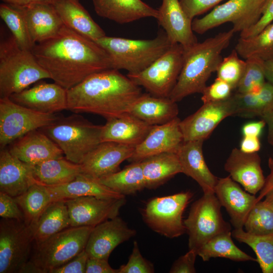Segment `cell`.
<instances>
[{"instance_id":"cell-1","label":"cell","mask_w":273,"mask_h":273,"mask_svg":"<svg viewBox=\"0 0 273 273\" xmlns=\"http://www.w3.org/2000/svg\"><path fill=\"white\" fill-rule=\"evenodd\" d=\"M31 51L51 79L67 90L93 73L112 68L109 55L100 45L64 25Z\"/></svg>"},{"instance_id":"cell-2","label":"cell","mask_w":273,"mask_h":273,"mask_svg":"<svg viewBox=\"0 0 273 273\" xmlns=\"http://www.w3.org/2000/svg\"><path fill=\"white\" fill-rule=\"evenodd\" d=\"M142 94L141 86L127 76L116 69H106L67 90V110L97 114L107 120L128 113Z\"/></svg>"},{"instance_id":"cell-3","label":"cell","mask_w":273,"mask_h":273,"mask_svg":"<svg viewBox=\"0 0 273 273\" xmlns=\"http://www.w3.org/2000/svg\"><path fill=\"white\" fill-rule=\"evenodd\" d=\"M234 31L220 32L201 42L184 48L182 69L169 98L175 102L195 93H202L211 74L216 71L221 53L230 43Z\"/></svg>"},{"instance_id":"cell-4","label":"cell","mask_w":273,"mask_h":273,"mask_svg":"<svg viewBox=\"0 0 273 273\" xmlns=\"http://www.w3.org/2000/svg\"><path fill=\"white\" fill-rule=\"evenodd\" d=\"M51 79L31 51L21 48L12 35L0 43V98H9L43 79Z\"/></svg>"},{"instance_id":"cell-5","label":"cell","mask_w":273,"mask_h":273,"mask_svg":"<svg viewBox=\"0 0 273 273\" xmlns=\"http://www.w3.org/2000/svg\"><path fill=\"white\" fill-rule=\"evenodd\" d=\"M108 54L112 68L139 73L151 65L171 46L167 34L159 31L151 39L105 36L96 41Z\"/></svg>"},{"instance_id":"cell-6","label":"cell","mask_w":273,"mask_h":273,"mask_svg":"<svg viewBox=\"0 0 273 273\" xmlns=\"http://www.w3.org/2000/svg\"><path fill=\"white\" fill-rule=\"evenodd\" d=\"M102 127L76 113L67 117L60 115L53 122L40 129L59 147L67 160L81 164L85 156L101 143Z\"/></svg>"},{"instance_id":"cell-7","label":"cell","mask_w":273,"mask_h":273,"mask_svg":"<svg viewBox=\"0 0 273 273\" xmlns=\"http://www.w3.org/2000/svg\"><path fill=\"white\" fill-rule=\"evenodd\" d=\"M94 226H70L43 242L34 243L29 261L43 273L67 263L86 246Z\"/></svg>"},{"instance_id":"cell-8","label":"cell","mask_w":273,"mask_h":273,"mask_svg":"<svg viewBox=\"0 0 273 273\" xmlns=\"http://www.w3.org/2000/svg\"><path fill=\"white\" fill-rule=\"evenodd\" d=\"M221 205L214 193L204 194L192 205L188 217L184 220L189 236V249L197 252L215 236L231 231L224 220Z\"/></svg>"},{"instance_id":"cell-9","label":"cell","mask_w":273,"mask_h":273,"mask_svg":"<svg viewBox=\"0 0 273 273\" xmlns=\"http://www.w3.org/2000/svg\"><path fill=\"white\" fill-rule=\"evenodd\" d=\"M193 194L190 191L151 199L142 211L145 222L153 231L170 239L186 232L183 213Z\"/></svg>"},{"instance_id":"cell-10","label":"cell","mask_w":273,"mask_h":273,"mask_svg":"<svg viewBox=\"0 0 273 273\" xmlns=\"http://www.w3.org/2000/svg\"><path fill=\"white\" fill-rule=\"evenodd\" d=\"M185 49L179 43L169 49L143 71L127 76L148 93L159 97H169L180 73Z\"/></svg>"},{"instance_id":"cell-11","label":"cell","mask_w":273,"mask_h":273,"mask_svg":"<svg viewBox=\"0 0 273 273\" xmlns=\"http://www.w3.org/2000/svg\"><path fill=\"white\" fill-rule=\"evenodd\" d=\"M31 227L24 220L0 221V273H20L29 261L34 244Z\"/></svg>"},{"instance_id":"cell-12","label":"cell","mask_w":273,"mask_h":273,"mask_svg":"<svg viewBox=\"0 0 273 273\" xmlns=\"http://www.w3.org/2000/svg\"><path fill=\"white\" fill-rule=\"evenodd\" d=\"M264 0H229L213 8L201 18H194V32L202 34L227 22L233 24L235 32L245 31L255 25L262 16Z\"/></svg>"},{"instance_id":"cell-13","label":"cell","mask_w":273,"mask_h":273,"mask_svg":"<svg viewBox=\"0 0 273 273\" xmlns=\"http://www.w3.org/2000/svg\"><path fill=\"white\" fill-rule=\"evenodd\" d=\"M60 115L44 114L26 108L9 98H0V147H7L28 132L41 128Z\"/></svg>"},{"instance_id":"cell-14","label":"cell","mask_w":273,"mask_h":273,"mask_svg":"<svg viewBox=\"0 0 273 273\" xmlns=\"http://www.w3.org/2000/svg\"><path fill=\"white\" fill-rule=\"evenodd\" d=\"M236 113L234 94L224 101L203 103L196 112L180 120L184 141H204L224 119Z\"/></svg>"},{"instance_id":"cell-15","label":"cell","mask_w":273,"mask_h":273,"mask_svg":"<svg viewBox=\"0 0 273 273\" xmlns=\"http://www.w3.org/2000/svg\"><path fill=\"white\" fill-rule=\"evenodd\" d=\"M71 226L96 225L117 216L124 198L104 199L84 196L66 199Z\"/></svg>"},{"instance_id":"cell-16","label":"cell","mask_w":273,"mask_h":273,"mask_svg":"<svg viewBox=\"0 0 273 273\" xmlns=\"http://www.w3.org/2000/svg\"><path fill=\"white\" fill-rule=\"evenodd\" d=\"M134 146L112 142L100 143L80 164L82 174L98 179L120 170V164L132 155Z\"/></svg>"},{"instance_id":"cell-17","label":"cell","mask_w":273,"mask_h":273,"mask_svg":"<svg viewBox=\"0 0 273 273\" xmlns=\"http://www.w3.org/2000/svg\"><path fill=\"white\" fill-rule=\"evenodd\" d=\"M9 98L22 106L44 114H56L67 109V89L55 82H39Z\"/></svg>"},{"instance_id":"cell-18","label":"cell","mask_w":273,"mask_h":273,"mask_svg":"<svg viewBox=\"0 0 273 273\" xmlns=\"http://www.w3.org/2000/svg\"><path fill=\"white\" fill-rule=\"evenodd\" d=\"M136 233L135 230L129 228L124 220L117 216L94 227L85 250L89 257L108 259L117 246L134 236Z\"/></svg>"},{"instance_id":"cell-19","label":"cell","mask_w":273,"mask_h":273,"mask_svg":"<svg viewBox=\"0 0 273 273\" xmlns=\"http://www.w3.org/2000/svg\"><path fill=\"white\" fill-rule=\"evenodd\" d=\"M180 122L177 117L164 124L153 125L145 139L135 147L128 160L132 162L141 161L161 153H176L184 142Z\"/></svg>"},{"instance_id":"cell-20","label":"cell","mask_w":273,"mask_h":273,"mask_svg":"<svg viewBox=\"0 0 273 273\" xmlns=\"http://www.w3.org/2000/svg\"><path fill=\"white\" fill-rule=\"evenodd\" d=\"M214 194L230 217L235 229H243L257 197L243 190L230 176L218 178Z\"/></svg>"},{"instance_id":"cell-21","label":"cell","mask_w":273,"mask_h":273,"mask_svg":"<svg viewBox=\"0 0 273 273\" xmlns=\"http://www.w3.org/2000/svg\"><path fill=\"white\" fill-rule=\"evenodd\" d=\"M230 176L248 193L256 195L264 186L265 178L257 152L248 153L234 148L224 165Z\"/></svg>"},{"instance_id":"cell-22","label":"cell","mask_w":273,"mask_h":273,"mask_svg":"<svg viewBox=\"0 0 273 273\" xmlns=\"http://www.w3.org/2000/svg\"><path fill=\"white\" fill-rule=\"evenodd\" d=\"M8 146L12 155L30 165L65 157L59 147L40 129L28 132Z\"/></svg>"},{"instance_id":"cell-23","label":"cell","mask_w":273,"mask_h":273,"mask_svg":"<svg viewBox=\"0 0 273 273\" xmlns=\"http://www.w3.org/2000/svg\"><path fill=\"white\" fill-rule=\"evenodd\" d=\"M158 24L163 29L171 44L179 43L188 48L198 42L190 19L179 0H162L158 9Z\"/></svg>"},{"instance_id":"cell-24","label":"cell","mask_w":273,"mask_h":273,"mask_svg":"<svg viewBox=\"0 0 273 273\" xmlns=\"http://www.w3.org/2000/svg\"><path fill=\"white\" fill-rule=\"evenodd\" d=\"M202 141H184L176 152L182 173L194 179L203 194L214 193L218 178L208 167L202 150Z\"/></svg>"},{"instance_id":"cell-25","label":"cell","mask_w":273,"mask_h":273,"mask_svg":"<svg viewBox=\"0 0 273 273\" xmlns=\"http://www.w3.org/2000/svg\"><path fill=\"white\" fill-rule=\"evenodd\" d=\"M39 182L34 177L32 165L10 152L7 147L0 151V192L16 197Z\"/></svg>"},{"instance_id":"cell-26","label":"cell","mask_w":273,"mask_h":273,"mask_svg":"<svg viewBox=\"0 0 273 273\" xmlns=\"http://www.w3.org/2000/svg\"><path fill=\"white\" fill-rule=\"evenodd\" d=\"M17 8L24 15L34 45L55 36L64 25L52 4H36Z\"/></svg>"},{"instance_id":"cell-27","label":"cell","mask_w":273,"mask_h":273,"mask_svg":"<svg viewBox=\"0 0 273 273\" xmlns=\"http://www.w3.org/2000/svg\"><path fill=\"white\" fill-rule=\"evenodd\" d=\"M97 14L119 24L148 17L157 19L158 9L142 0H92Z\"/></svg>"},{"instance_id":"cell-28","label":"cell","mask_w":273,"mask_h":273,"mask_svg":"<svg viewBox=\"0 0 273 273\" xmlns=\"http://www.w3.org/2000/svg\"><path fill=\"white\" fill-rule=\"evenodd\" d=\"M153 125L125 113L107 120L103 125L101 142H112L136 147L146 137Z\"/></svg>"},{"instance_id":"cell-29","label":"cell","mask_w":273,"mask_h":273,"mask_svg":"<svg viewBox=\"0 0 273 273\" xmlns=\"http://www.w3.org/2000/svg\"><path fill=\"white\" fill-rule=\"evenodd\" d=\"M52 5L65 26L95 41L106 35L79 0H56Z\"/></svg>"},{"instance_id":"cell-30","label":"cell","mask_w":273,"mask_h":273,"mask_svg":"<svg viewBox=\"0 0 273 273\" xmlns=\"http://www.w3.org/2000/svg\"><path fill=\"white\" fill-rule=\"evenodd\" d=\"M129 114L151 125H161L177 117L176 102L169 97L142 94L133 103Z\"/></svg>"},{"instance_id":"cell-31","label":"cell","mask_w":273,"mask_h":273,"mask_svg":"<svg viewBox=\"0 0 273 273\" xmlns=\"http://www.w3.org/2000/svg\"><path fill=\"white\" fill-rule=\"evenodd\" d=\"M46 186L50 192L52 201L84 196H94L104 199H120L125 197L124 195L113 191L96 179L82 173L69 183Z\"/></svg>"},{"instance_id":"cell-32","label":"cell","mask_w":273,"mask_h":273,"mask_svg":"<svg viewBox=\"0 0 273 273\" xmlns=\"http://www.w3.org/2000/svg\"><path fill=\"white\" fill-rule=\"evenodd\" d=\"M141 162L146 188L155 189L176 174L182 173L176 153L166 152L146 158Z\"/></svg>"},{"instance_id":"cell-33","label":"cell","mask_w":273,"mask_h":273,"mask_svg":"<svg viewBox=\"0 0 273 273\" xmlns=\"http://www.w3.org/2000/svg\"><path fill=\"white\" fill-rule=\"evenodd\" d=\"M70 226L65 200L53 201L46 207L35 224L31 228L34 242L38 243L43 242Z\"/></svg>"},{"instance_id":"cell-34","label":"cell","mask_w":273,"mask_h":273,"mask_svg":"<svg viewBox=\"0 0 273 273\" xmlns=\"http://www.w3.org/2000/svg\"><path fill=\"white\" fill-rule=\"evenodd\" d=\"M32 166L35 179L47 186L69 183L82 173L80 164L73 163L65 157L49 159Z\"/></svg>"},{"instance_id":"cell-35","label":"cell","mask_w":273,"mask_h":273,"mask_svg":"<svg viewBox=\"0 0 273 273\" xmlns=\"http://www.w3.org/2000/svg\"><path fill=\"white\" fill-rule=\"evenodd\" d=\"M96 180L124 196L134 194L146 188L141 161L133 162L122 170Z\"/></svg>"},{"instance_id":"cell-36","label":"cell","mask_w":273,"mask_h":273,"mask_svg":"<svg viewBox=\"0 0 273 273\" xmlns=\"http://www.w3.org/2000/svg\"><path fill=\"white\" fill-rule=\"evenodd\" d=\"M232 236L231 231L215 236L198 250V255L204 261L217 257L236 261H257L256 259L239 249L234 243Z\"/></svg>"},{"instance_id":"cell-37","label":"cell","mask_w":273,"mask_h":273,"mask_svg":"<svg viewBox=\"0 0 273 273\" xmlns=\"http://www.w3.org/2000/svg\"><path fill=\"white\" fill-rule=\"evenodd\" d=\"M14 198L24 213L25 222L31 228L53 202L47 186L40 182L33 184L25 192Z\"/></svg>"},{"instance_id":"cell-38","label":"cell","mask_w":273,"mask_h":273,"mask_svg":"<svg viewBox=\"0 0 273 273\" xmlns=\"http://www.w3.org/2000/svg\"><path fill=\"white\" fill-rule=\"evenodd\" d=\"M235 49L245 59L255 57L263 61L273 60V22L255 35L240 37Z\"/></svg>"},{"instance_id":"cell-39","label":"cell","mask_w":273,"mask_h":273,"mask_svg":"<svg viewBox=\"0 0 273 273\" xmlns=\"http://www.w3.org/2000/svg\"><path fill=\"white\" fill-rule=\"evenodd\" d=\"M232 235L237 241L245 243L252 248L263 273H273V233L255 235L243 229H235L232 232Z\"/></svg>"},{"instance_id":"cell-40","label":"cell","mask_w":273,"mask_h":273,"mask_svg":"<svg viewBox=\"0 0 273 273\" xmlns=\"http://www.w3.org/2000/svg\"><path fill=\"white\" fill-rule=\"evenodd\" d=\"M0 16L5 23L19 47L32 51V42L26 22L22 12L16 7L3 3L0 5Z\"/></svg>"},{"instance_id":"cell-41","label":"cell","mask_w":273,"mask_h":273,"mask_svg":"<svg viewBox=\"0 0 273 273\" xmlns=\"http://www.w3.org/2000/svg\"><path fill=\"white\" fill-rule=\"evenodd\" d=\"M245 231L255 235L273 233V210L264 201L257 202L244 223Z\"/></svg>"},{"instance_id":"cell-42","label":"cell","mask_w":273,"mask_h":273,"mask_svg":"<svg viewBox=\"0 0 273 273\" xmlns=\"http://www.w3.org/2000/svg\"><path fill=\"white\" fill-rule=\"evenodd\" d=\"M264 62L255 57L246 59V68L237 88L238 93H256L259 90L265 82Z\"/></svg>"},{"instance_id":"cell-43","label":"cell","mask_w":273,"mask_h":273,"mask_svg":"<svg viewBox=\"0 0 273 273\" xmlns=\"http://www.w3.org/2000/svg\"><path fill=\"white\" fill-rule=\"evenodd\" d=\"M236 50L222 59L216 70L217 78L229 84L233 89L237 88L244 73L246 61L239 58Z\"/></svg>"},{"instance_id":"cell-44","label":"cell","mask_w":273,"mask_h":273,"mask_svg":"<svg viewBox=\"0 0 273 273\" xmlns=\"http://www.w3.org/2000/svg\"><path fill=\"white\" fill-rule=\"evenodd\" d=\"M237 107V115L245 117L259 116L265 114L262 104L257 94L252 93L234 94Z\"/></svg>"},{"instance_id":"cell-45","label":"cell","mask_w":273,"mask_h":273,"mask_svg":"<svg viewBox=\"0 0 273 273\" xmlns=\"http://www.w3.org/2000/svg\"><path fill=\"white\" fill-rule=\"evenodd\" d=\"M153 264L144 258L139 248L137 241H134L132 252L128 262L118 269V273H153Z\"/></svg>"},{"instance_id":"cell-46","label":"cell","mask_w":273,"mask_h":273,"mask_svg":"<svg viewBox=\"0 0 273 273\" xmlns=\"http://www.w3.org/2000/svg\"><path fill=\"white\" fill-rule=\"evenodd\" d=\"M233 90L229 84L216 78L211 85L205 88L201 100L203 103L224 101L232 96Z\"/></svg>"},{"instance_id":"cell-47","label":"cell","mask_w":273,"mask_h":273,"mask_svg":"<svg viewBox=\"0 0 273 273\" xmlns=\"http://www.w3.org/2000/svg\"><path fill=\"white\" fill-rule=\"evenodd\" d=\"M223 0H179L183 9L187 17L193 20L211 8L216 7Z\"/></svg>"},{"instance_id":"cell-48","label":"cell","mask_w":273,"mask_h":273,"mask_svg":"<svg viewBox=\"0 0 273 273\" xmlns=\"http://www.w3.org/2000/svg\"><path fill=\"white\" fill-rule=\"evenodd\" d=\"M0 216L25 221L24 213L15 198L2 192H0Z\"/></svg>"},{"instance_id":"cell-49","label":"cell","mask_w":273,"mask_h":273,"mask_svg":"<svg viewBox=\"0 0 273 273\" xmlns=\"http://www.w3.org/2000/svg\"><path fill=\"white\" fill-rule=\"evenodd\" d=\"M273 22V0H264L262 16L258 22L249 29L240 32V37L247 38L257 34Z\"/></svg>"},{"instance_id":"cell-50","label":"cell","mask_w":273,"mask_h":273,"mask_svg":"<svg viewBox=\"0 0 273 273\" xmlns=\"http://www.w3.org/2000/svg\"><path fill=\"white\" fill-rule=\"evenodd\" d=\"M88 258L84 249L68 262L52 269L49 273H85Z\"/></svg>"},{"instance_id":"cell-51","label":"cell","mask_w":273,"mask_h":273,"mask_svg":"<svg viewBox=\"0 0 273 273\" xmlns=\"http://www.w3.org/2000/svg\"><path fill=\"white\" fill-rule=\"evenodd\" d=\"M198 255L196 251L189 249L185 254L180 256L173 263L170 273H195L196 258Z\"/></svg>"},{"instance_id":"cell-52","label":"cell","mask_w":273,"mask_h":273,"mask_svg":"<svg viewBox=\"0 0 273 273\" xmlns=\"http://www.w3.org/2000/svg\"><path fill=\"white\" fill-rule=\"evenodd\" d=\"M108 259L89 257L86 263L85 273H118V269L113 268Z\"/></svg>"},{"instance_id":"cell-53","label":"cell","mask_w":273,"mask_h":273,"mask_svg":"<svg viewBox=\"0 0 273 273\" xmlns=\"http://www.w3.org/2000/svg\"><path fill=\"white\" fill-rule=\"evenodd\" d=\"M265 125V121L262 119L247 123L242 127V135L243 136L259 137Z\"/></svg>"},{"instance_id":"cell-54","label":"cell","mask_w":273,"mask_h":273,"mask_svg":"<svg viewBox=\"0 0 273 273\" xmlns=\"http://www.w3.org/2000/svg\"><path fill=\"white\" fill-rule=\"evenodd\" d=\"M260 147L259 137L243 136L240 143V150L245 153H252L259 151Z\"/></svg>"},{"instance_id":"cell-55","label":"cell","mask_w":273,"mask_h":273,"mask_svg":"<svg viewBox=\"0 0 273 273\" xmlns=\"http://www.w3.org/2000/svg\"><path fill=\"white\" fill-rule=\"evenodd\" d=\"M268 166L270 172L266 178L264 187L260 191L257 201H261L265 196L266 193L273 188V158L269 157L268 160Z\"/></svg>"},{"instance_id":"cell-56","label":"cell","mask_w":273,"mask_h":273,"mask_svg":"<svg viewBox=\"0 0 273 273\" xmlns=\"http://www.w3.org/2000/svg\"><path fill=\"white\" fill-rule=\"evenodd\" d=\"M3 3L17 7H24L36 4H52L56 0H1Z\"/></svg>"},{"instance_id":"cell-57","label":"cell","mask_w":273,"mask_h":273,"mask_svg":"<svg viewBox=\"0 0 273 273\" xmlns=\"http://www.w3.org/2000/svg\"><path fill=\"white\" fill-rule=\"evenodd\" d=\"M261 118L268 126L267 141L270 145L273 146V110Z\"/></svg>"},{"instance_id":"cell-58","label":"cell","mask_w":273,"mask_h":273,"mask_svg":"<svg viewBox=\"0 0 273 273\" xmlns=\"http://www.w3.org/2000/svg\"><path fill=\"white\" fill-rule=\"evenodd\" d=\"M264 69L265 79L273 84V60L264 61Z\"/></svg>"},{"instance_id":"cell-59","label":"cell","mask_w":273,"mask_h":273,"mask_svg":"<svg viewBox=\"0 0 273 273\" xmlns=\"http://www.w3.org/2000/svg\"><path fill=\"white\" fill-rule=\"evenodd\" d=\"M263 200L273 210V188L265 195Z\"/></svg>"}]
</instances>
